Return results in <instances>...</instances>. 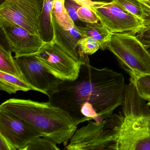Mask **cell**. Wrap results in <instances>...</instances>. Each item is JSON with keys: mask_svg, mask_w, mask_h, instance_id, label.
<instances>
[{"mask_svg": "<svg viewBox=\"0 0 150 150\" xmlns=\"http://www.w3.org/2000/svg\"><path fill=\"white\" fill-rule=\"evenodd\" d=\"M0 150H15L8 140L0 134Z\"/></svg>", "mask_w": 150, "mask_h": 150, "instance_id": "cell-26", "label": "cell"}, {"mask_svg": "<svg viewBox=\"0 0 150 150\" xmlns=\"http://www.w3.org/2000/svg\"><path fill=\"white\" fill-rule=\"evenodd\" d=\"M0 134L15 150H23L29 143L42 134L19 117L0 110Z\"/></svg>", "mask_w": 150, "mask_h": 150, "instance_id": "cell-11", "label": "cell"}, {"mask_svg": "<svg viewBox=\"0 0 150 150\" xmlns=\"http://www.w3.org/2000/svg\"><path fill=\"white\" fill-rule=\"evenodd\" d=\"M114 1L134 16L142 20L144 22L145 15L138 0H114Z\"/></svg>", "mask_w": 150, "mask_h": 150, "instance_id": "cell-19", "label": "cell"}, {"mask_svg": "<svg viewBox=\"0 0 150 150\" xmlns=\"http://www.w3.org/2000/svg\"><path fill=\"white\" fill-rule=\"evenodd\" d=\"M96 3H109L114 1V0H91Z\"/></svg>", "mask_w": 150, "mask_h": 150, "instance_id": "cell-27", "label": "cell"}, {"mask_svg": "<svg viewBox=\"0 0 150 150\" xmlns=\"http://www.w3.org/2000/svg\"><path fill=\"white\" fill-rule=\"evenodd\" d=\"M78 53L79 57L84 55H92L101 49L99 42L90 37H83L78 43Z\"/></svg>", "mask_w": 150, "mask_h": 150, "instance_id": "cell-18", "label": "cell"}, {"mask_svg": "<svg viewBox=\"0 0 150 150\" xmlns=\"http://www.w3.org/2000/svg\"><path fill=\"white\" fill-rule=\"evenodd\" d=\"M12 52L2 45H0V71L24 80L21 68Z\"/></svg>", "mask_w": 150, "mask_h": 150, "instance_id": "cell-15", "label": "cell"}, {"mask_svg": "<svg viewBox=\"0 0 150 150\" xmlns=\"http://www.w3.org/2000/svg\"><path fill=\"white\" fill-rule=\"evenodd\" d=\"M0 110L19 117L58 144L67 145L77 130L78 125L70 114L50 100L12 98L2 103Z\"/></svg>", "mask_w": 150, "mask_h": 150, "instance_id": "cell-3", "label": "cell"}, {"mask_svg": "<svg viewBox=\"0 0 150 150\" xmlns=\"http://www.w3.org/2000/svg\"><path fill=\"white\" fill-rule=\"evenodd\" d=\"M85 27H78L83 37H90L96 39L101 45V50L107 49V44L111 37L110 33L100 22L86 23Z\"/></svg>", "mask_w": 150, "mask_h": 150, "instance_id": "cell-13", "label": "cell"}, {"mask_svg": "<svg viewBox=\"0 0 150 150\" xmlns=\"http://www.w3.org/2000/svg\"><path fill=\"white\" fill-rule=\"evenodd\" d=\"M91 7L100 22L112 34L129 33L136 35L144 28L142 20L114 1L109 3H96Z\"/></svg>", "mask_w": 150, "mask_h": 150, "instance_id": "cell-7", "label": "cell"}, {"mask_svg": "<svg viewBox=\"0 0 150 150\" xmlns=\"http://www.w3.org/2000/svg\"><path fill=\"white\" fill-rule=\"evenodd\" d=\"M6 1V0H0V4L1 5V4H2L3 2H5Z\"/></svg>", "mask_w": 150, "mask_h": 150, "instance_id": "cell-29", "label": "cell"}, {"mask_svg": "<svg viewBox=\"0 0 150 150\" xmlns=\"http://www.w3.org/2000/svg\"><path fill=\"white\" fill-rule=\"evenodd\" d=\"M120 107L106 122L112 140L109 150H150V106L133 81L126 85Z\"/></svg>", "mask_w": 150, "mask_h": 150, "instance_id": "cell-2", "label": "cell"}, {"mask_svg": "<svg viewBox=\"0 0 150 150\" xmlns=\"http://www.w3.org/2000/svg\"><path fill=\"white\" fill-rule=\"evenodd\" d=\"M54 0H45L42 18L41 37L46 42L51 41L53 36L51 15Z\"/></svg>", "mask_w": 150, "mask_h": 150, "instance_id": "cell-16", "label": "cell"}, {"mask_svg": "<svg viewBox=\"0 0 150 150\" xmlns=\"http://www.w3.org/2000/svg\"><path fill=\"white\" fill-rule=\"evenodd\" d=\"M65 6L68 14L74 22L79 20L77 15V11L81 6L80 5L75 3L72 0H65Z\"/></svg>", "mask_w": 150, "mask_h": 150, "instance_id": "cell-23", "label": "cell"}, {"mask_svg": "<svg viewBox=\"0 0 150 150\" xmlns=\"http://www.w3.org/2000/svg\"><path fill=\"white\" fill-rule=\"evenodd\" d=\"M0 27L8 50L14 52V58L35 56L47 42L42 37L32 35L15 23L0 19Z\"/></svg>", "mask_w": 150, "mask_h": 150, "instance_id": "cell-9", "label": "cell"}, {"mask_svg": "<svg viewBox=\"0 0 150 150\" xmlns=\"http://www.w3.org/2000/svg\"><path fill=\"white\" fill-rule=\"evenodd\" d=\"M150 54V43L148 44L144 45Z\"/></svg>", "mask_w": 150, "mask_h": 150, "instance_id": "cell-28", "label": "cell"}, {"mask_svg": "<svg viewBox=\"0 0 150 150\" xmlns=\"http://www.w3.org/2000/svg\"><path fill=\"white\" fill-rule=\"evenodd\" d=\"M57 144L47 138L38 137L29 143L23 150H59Z\"/></svg>", "mask_w": 150, "mask_h": 150, "instance_id": "cell-20", "label": "cell"}, {"mask_svg": "<svg viewBox=\"0 0 150 150\" xmlns=\"http://www.w3.org/2000/svg\"><path fill=\"white\" fill-rule=\"evenodd\" d=\"M15 59L23 74L24 80L34 91L47 95L49 98L57 93L63 81L50 72L35 56Z\"/></svg>", "mask_w": 150, "mask_h": 150, "instance_id": "cell-8", "label": "cell"}, {"mask_svg": "<svg viewBox=\"0 0 150 150\" xmlns=\"http://www.w3.org/2000/svg\"><path fill=\"white\" fill-rule=\"evenodd\" d=\"M139 40L144 45L150 43V26L142 29L136 35Z\"/></svg>", "mask_w": 150, "mask_h": 150, "instance_id": "cell-25", "label": "cell"}, {"mask_svg": "<svg viewBox=\"0 0 150 150\" xmlns=\"http://www.w3.org/2000/svg\"><path fill=\"white\" fill-rule=\"evenodd\" d=\"M144 12V28L150 26V0H138Z\"/></svg>", "mask_w": 150, "mask_h": 150, "instance_id": "cell-24", "label": "cell"}, {"mask_svg": "<svg viewBox=\"0 0 150 150\" xmlns=\"http://www.w3.org/2000/svg\"><path fill=\"white\" fill-rule=\"evenodd\" d=\"M134 84L139 95L150 106V74L140 76Z\"/></svg>", "mask_w": 150, "mask_h": 150, "instance_id": "cell-21", "label": "cell"}, {"mask_svg": "<svg viewBox=\"0 0 150 150\" xmlns=\"http://www.w3.org/2000/svg\"><path fill=\"white\" fill-rule=\"evenodd\" d=\"M0 90L12 94L17 91L28 92L34 89L24 80L0 71Z\"/></svg>", "mask_w": 150, "mask_h": 150, "instance_id": "cell-14", "label": "cell"}, {"mask_svg": "<svg viewBox=\"0 0 150 150\" xmlns=\"http://www.w3.org/2000/svg\"><path fill=\"white\" fill-rule=\"evenodd\" d=\"M35 57L50 73L63 81H74L79 77L81 61L73 57L52 41L47 42Z\"/></svg>", "mask_w": 150, "mask_h": 150, "instance_id": "cell-6", "label": "cell"}, {"mask_svg": "<svg viewBox=\"0 0 150 150\" xmlns=\"http://www.w3.org/2000/svg\"><path fill=\"white\" fill-rule=\"evenodd\" d=\"M107 119L100 123L95 121L89 122L86 125L77 130L65 149L109 150L112 140L106 127Z\"/></svg>", "mask_w": 150, "mask_h": 150, "instance_id": "cell-10", "label": "cell"}, {"mask_svg": "<svg viewBox=\"0 0 150 150\" xmlns=\"http://www.w3.org/2000/svg\"><path fill=\"white\" fill-rule=\"evenodd\" d=\"M77 15L79 20L85 23L100 22L97 16L89 6H81L77 11Z\"/></svg>", "mask_w": 150, "mask_h": 150, "instance_id": "cell-22", "label": "cell"}, {"mask_svg": "<svg viewBox=\"0 0 150 150\" xmlns=\"http://www.w3.org/2000/svg\"><path fill=\"white\" fill-rule=\"evenodd\" d=\"M107 49L115 56L121 68L135 83L142 75L150 74V54L136 35L113 33Z\"/></svg>", "mask_w": 150, "mask_h": 150, "instance_id": "cell-4", "label": "cell"}, {"mask_svg": "<svg viewBox=\"0 0 150 150\" xmlns=\"http://www.w3.org/2000/svg\"><path fill=\"white\" fill-rule=\"evenodd\" d=\"M65 1V0H54L52 13L61 26L65 28H71L76 24L66 9Z\"/></svg>", "mask_w": 150, "mask_h": 150, "instance_id": "cell-17", "label": "cell"}, {"mask_svg": "<svg viewBox=\"0 0 150 150\" xmlns=\"http://www.w3.org/2000/svg\"><path fill=\"white\" fill-rule=\"evenodd\" d=\"M53 36L51 41L75 59L80 60L78 51V43L83 37L77 26L70 28L62 27L52 13L51 15Z\"/></svg>", "mask_w": 150, "mask_h": 150, "instance_id": "cell-12", "label": "cell"}, {"mask_svg": "<svg viewBox=\"0 0 150 150\" xmlns=\"http://www.w3.org/2000/svg\"><path fill=\"white\" fill-rule=\"evenodd\" d=\"M45 0H6L0 5V19L15 23L41 37Z\"/></svg>", "mask_w": 150, "mask_h": 150, "instance_id": "cell-5", "label": "cell"}, {"mask_svg": "<svg viewBox=\"0 0 150 150\" xmlns=\"http://www.w3.org/2000/svg\"><path fill=\"white\" fill-rule=\"evenodd\" d=\"M80 60L78 78L74 81H62L49 100L68 112L73 119L86 102L91 104L104 120L109 119L122 102L127 85L124 77L108 67L92 66L87 55L81 57Z\"/></svg>", "mask_w": 150, "mask_h": 150, "instance_id": "cell-1", "label": "cell"}]
</instances>
